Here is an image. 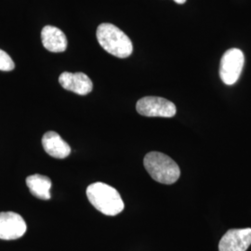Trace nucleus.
I'll list each match as a JSON object with an SVG mask.
<instances>
[{
	"instance_id": "1",
	"label": "nucleus",
	"mask_w": 251,
	"mask_h": 251,
	"mask_svg": "<svg viewBox=\"0 0 251 251\" xmlns=\"http://www.w3.org/2000/svg\"><path fill=\"white\" fill-rule=\"evenodd\" d=\"M87 197L91 205L104 215H117L125 206L117 190L103 182L90 184L87 188Z\"/></svg>"
},
{
	"instance_id": "2",
	"label": "nucleus",
	"mask_w": 251,
	"mask_h": 251,
	"mask_svg": "<svg viewBox=\"0 0 251 251\" xmlns=\"http://www.w3.org/2000/svg\"><path fill=\"white\" fill-rule=\"evenodd\" d=\"M96 35L101 48L117 58H127L133 51V45L129 37L112 24L100 25Z\"/></svg>"
},
{
	"instance_id": "3",
	"label": "nucleus",
	"mask_w": 251,
	"mask_h": 251,
	"mask_svg": "<svg viewBox=\"0 0 251 251\" xmlns=\"http://www.w3.org/2000/svg\"><path fill=\"white\" fill-rule=\"evenodd\" d=\"M144 168L157 182L172 184L179 179L180 171L177 163L170 156L159 152H151L145 155Z\"/></svg>"
},
{
	"instance_id": "4",
	"label": "nucleus",
	"mask_w": 251,
	"mask_h": 251,
	"mask_svg": "<svg viewBox=\"0 0 251 251\" xmlns=\"http://www.w3.org/2000/svg\"><path fill=\"white\" fill-rule=\"evenodd\" d=\"M245 63V57L238 49L228 50L223 56L220 65V76L226 85H233L239 79Z\"/></svg>"
},
{
	"instance_id": "5",
	"label": "nucleus",
	"mask_w": 251,
	"mask_h": 251,
	"mask_svg": "<svg viewBox=\"0 0 251 251\" xmlns=\"http://www.w3.org/2000/svg\"><path fill=\"white\" fill-rule=\"evenodd\" d=\"M137 112L148 117H173L176 115V106L171 100L148 96L138 100L136 104Z\"/></svg>"
},
{
	"instance_id": "6",
	"label": "nucleus",
	"mask_w": 251,
	"mask_h": 251,
	"mask_svg": "<svg viewBox=\"0 0 251 251\" xmlns=\"http://www.w3.org/2000/svg\"><path fill=\"white\" fill-rule=\"evenodd\" d=\"M27 226L23 217L18 213L0 212V239L15 240L26 232Z\"/></svg>"
},
{
	"instance_id": "7",
	"label": "nucleus",
	"mask_w": 251,
	"mask_h": 251,
	"mask_svg": "<svg viewBox=\"0 0 251 251\" xmlns=\"http://www.w3.org/2000/svg\"><path fill=\"white\" fill-rule=\"evenodd\" d=\"M251 245V228L231 229L222 237L219 251H247Z\"/></svg>"
},
{
	"instance_id": "8",
	"label": "nucleus",
	"mask_w": 251,
	"mask_h": 251,
	"mask_svg": "<svg viewBox=\"0 0 251 251\" xmlns=\"http://www.w3.org/2000/svg\"><path fill=\"white\" fill-rule=\"evenodd\" d=\"M59 82L64 90L82 96L89 94L93 89L92 81L84 73H63L59 77Z\"/></svg>"
},
{
	"instance_id": "9",
	"label": "nucleus",
	"mask_w": 251,
	"mask_h": 251,
	"mask_svg": "<svg viewBox=\"0 0 251 251\" xmlns=\"http://www.w3.org/2000/svg\"><path fill=\"white\" fill-rule=\"evenodd\" d=\"M41 39L46 50L51 52H63L67 49V38L57 27L47 25L41 31Z\"/></svg>"
},
{
	"instance_id": "10",
	"label": "nucleus",
	"mask_w": 251,
	"mask_h": 251,
	"mask_svg": "<svg viewBox=\"0 0 251 251\" xmlns=\"http://www.w3.org/2000/svg\"><path fill=\"white\" fill-rule=\"evenodd\" d=\"M42 145L47 153L55 158L63 159L71 153V147L63 138L54 131L43 135Z\"/></svg>"
},
{
	"instance_id": "11",
	"label": "nucleus",
	"mask_w": 251,
	"mask_h": 251,
	"mask_svg": "<svg viewBox=\"0 0 251 251\" xmlns=\"http://www.w3.org/2000/svg\"><path fill=\"white\" fill-rule=\"evenodd\" d=\"M26 184L34 197L42 200H49L51 198L52 182L49 177L40 174L31 175L27 177Z\"/></svg>"
},
{
	"instance_id": "12",
	"label": "nucleus",
	"mask_w": 251,
	"mask_h": 251,
	"mask_svg": "<svg viewBox=\"0 0 251 251\" xmlns=\"http://www.w3.org/2000/svg\"><path fill=\"white\" fill-rule=\"evenodd\" d=\"M15 63L12 61L9 54L0 50V71L9 72L14 70Z\"/></svg>"
},
{
	"instance_id": "13",
	"label": "nucleus",
	"mask_w": 251,
	"mask_h": 251,
	"mask_svg": "<svg viewBox=\"0 0 251 251\" xmlns=\"http://www.w3.org/2000/svg\"><path fill=\"white\" fill-rule=\"evenodd\" d=\"M174 1L178 4H184L186 2V0H174Z\"/></svg>"
}]
</instances>
